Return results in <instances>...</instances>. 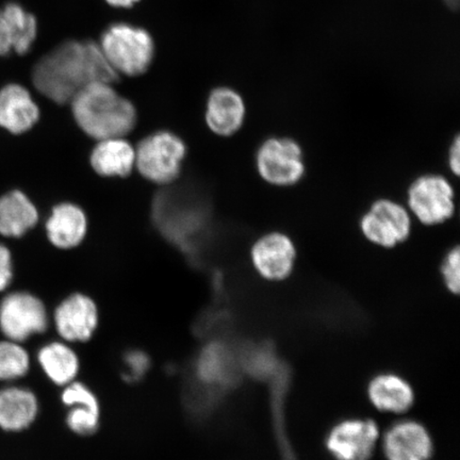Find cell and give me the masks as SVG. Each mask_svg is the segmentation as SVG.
Returning a JSON list of instances; mask_svg holds the SVG:
<instances>
[{
	"label": "cell",
	"mask_w": 460,
	"mask_h": 460,
	"mask_svg": "<svg viewBox=\"0 0 460 460\" xmlns=\"http://www.w3.org/2000/svg\"><path fill=\"white\" fill-rule=\"evenodd\" d=\"M362 235L370 243L394 249L410 239L412 217L407 207L391 199H379L360 217Z\"/></svg>",
	"instance_id": "9"
},
{
	"label": "cell",
	"mask_w": 460,
	"mask_h": 460,
	"mask_svg": "<svg viewBox=\"0 0 460 460\" xmlns=\"http://www.w3.org/2000/svg\"><path fill=\"white\" fill-rule=\"evenodd\" d=\"M41 415V401L32 388L22 383L0 386V431L25 433Z\"/></svg>",
	"instance_id": "12"
},
{
	"label": "cell",
	"mask_w": 460,
	"mask_h": 460,
	"mask_svg": "<svg viewBox=\"0 0 460 460\" xmlns=\"http://www.w3.org/2000/svg\"><path fill=\"white\" fill-rule=\"evenodd\" d=\"M187 154L180 136L170 130L155 131L136 146V170L144 180L168 186L181 176Z\"/></svg>",
	"instance_id": "4"
},
{
	"label": "cell",
	"mask_w": 460,
	"mask_h": 460,
	"mask_svg": "<svg viewBox=\"0 0 460 460\" xmlns=\"http://www.w3.org/2000/svg\"><path fill=\"white\" fill-rule=\"evenodd\" d=\"M40 119L41 111L24 85L10 84L0 90V128L13 135H22Z\"/></svg>",
	"instance_id": "18"
},
{
	"label": "cell",
	"mask_w": 460,
	"mask_h": 460,
	"mask_svg": "<svg viewBox=\"0 0 460 460\" xmlns=\"http://www.w3.org/2000/svg\"><path fill=\"white\" fill-rule=\"evenodd\" d=\"M39 210L33 201L20 190H13L0 198V234L21 238L37 226Z\"/></svg>",
	"instance_id": "21"
},
{
	"label": "cell",
	"mask_w": 460,
	"mask_h": 460,
	"mask_svg": "<svg viewBox=\"0 0 460 460\" xmlns=\"http://www.w3.org/2000/svg\"><path fill=\"white\" fill-rule=\"evenodd\" d=\"M122 376L129 384L139 383L152 367L151 358L143 349H128L123 356Z\"/></svg>",
	"instance_id": "26"
},
{
	"label": "cell",
	"mask_w": 460,
	"mask_h": 460,
	"mask_svg": "<svg viewBox=\"0 0 460 460\" xmlns=\"http://www.w3.org/2000/svg\"><path fill=\"white\" fill-rule=\"evenodd\" d=\"M241 365L250 376L261 379L274 376L279 367L273 349L267 348L266 345H257L245 350L241 358Z\"/></svg>",
	"instance_id": "25"
},
{
	"label": "cell",
	"mask_w": 460,
	"mask_h": 460,
	"mask_svg": "<svg viewBox=\"0 0 460 460\" xmlns=\"http://www.w3.org/2000/svg\"><path fill=\"white\" fill-rule=\"evenodd\" d=\"M109 7L117 10H129L135 8L142 0H103Z\"/></svg>",
	"instance_id": "30"
},
{
	"label": "cell",
	"mask_w": 460,
	"mask_h": 460,
	"mask_svg": "<svg viewBox=\"0 0 460 460\" xmlns=\"http://www.w3.org/2000/svg\"><path fill=\"white\" fill-rule=\"evenodd\" d=\"M441 275L448 291L458 295L460 289V250L454 246L448 251L441 264Z\"/></svg>",
	"instance_id": "27"
},
{
	"label": "cell",
	"mask_w": 460,
	"mask_h": 460,
	"mask_svg": "<svg viewBox=\"0 0 460 460\" xmlns=\"http://www.w3.org/2000/svg\"><path fill=\"white\" fill-rule=\"evenodd\" d=\"M447 164L450 171L456 177L460 174V137L457 135L454 137L447 152Z\"/></svg>",
	"instance_id": "29"
},
{
	"label": "cell",
	"mask_w": 460,
	"mask_h": 460,
	"mask_svg": "<svg viewBox=\"0 0 460 460\" xmlns=\"http://www.w3.org/2000/svg\"><path fill=\"white\" fill-rule=\"evenodd\" d=\"M297 250L295 241L285 233L269 232L251 247V261L263 279L283 281L295 269Z\"/></svg>",
	"instance_id": "10"
},
{
	"label": "cell",
	"mask_w": 460,
	"mask_h": 460,
	"mask_svg": "<svg viewBox=\"0 0 460 460\" xmlns=\"http://www.w3.org/2000/svg\"><path fill=\"white\" fill-rule=\"evenodd\" d=\"M384 453L388 460H429L433 440L427 429L411 420L398 422L384 438Z\"/></svg>",
	"instance_id": "19"
},
{
	"label": "cell",
	"mask_w": 460,
	"mask_h": 460,
	"mask_svg": "<svg viewBox=\"0 0 460 460\" xmlns=\"http://www.w3.org/2000/svg\"><path fill=\"white\" fill-rule=\"evenodd\" d=\"M97 43L119 77H141L156 59L157 46L152 32L129 22H112L103 29Z\"/></svg>",
	"instance_id": "3"
},
{
	"label": "cell",
	"mask_w": 460,
	"mask_h": 460,
	"mask_svg": "<svg viewBox=\"0 0 460 460\" xmlns=\"http://www.w3.org/2000/svg\"><path fill=\"white\" fill-rule=\"evenodd\" d=\"M256 170L264 182L278 188L297 185L305 174L303 148L289 137H270L258 146Z\"/></svg>",
	"instance_id": "6"
},
{
	"label": "cell",
	"mask_w": 460,
	"mask_h": 460,
	"mask_svg": "<svg viewBox=\"0 0 460 460\" xmlns=\"http://www.w3.org/2000/svg\"><path fill=\"white\" fill-rule=\"evenodd\" d=\"M367 395L372 404L385 412H405L415 401L410 383L393 373L374 377L367 388Z\"/></svg>",
	"instance_id": "23"
},
{
	"label": "cell",
	"mask_w": 460,
	"mask_h": 460,
	"mask_svg": "<svg viewBox=\"0 0 460 460\" xmlns=\"http://www.w3.org/2000/svg\"><path fill=\"white\" fill-rule=\"evenodd\" d=\"M378 436L377 424L372 420H344L332 429L326 447L336 460H369Z\"/></svg>",
	"instance_id": "11"
},
{
	"label": "cell",
	"mask_w": 460,
	"mask_h": 460,
	"mask_svg": "<svg viewBox=\"0 0 460 460\" xmlns=\"http://www.w3.org/2000/svg\"><path fill=\"white\" fill-rule=\"evenodd\" d=\"M237 362L232 350L222 342H211L200 350L195 373L207 386L223 387L233 383Z\"/></svg>",
	"instance_id": "22"
},
{
	"label": "cell",
	"mask_w": 460,
	"mask_h": 460,
	"mask_svg": "<svg viewBox=\"0 0 460 460\" xmlns=\"http://www.w3.org/2000/svg\"><path fill=\"white\" fill-rule=\"evenodd\" d=\"M39 24L36 15L17 3L0 8V57L11 51L24 56L37 41Z\"/></svg>",
	"instance_id": "16"
},
{
	"label": "cell",
	"mask_w": 460,
	"mask_h": 460,
	"mask_svg": "<svg viewBox=\"0 0 460 460\" xmlns=\"http://www.w3.org/2000/svg\"><path fill=\"white\" fill-rule=\"evenodd\" d=\"M60 402L66 408V425L77 436H92L101 428L102 404L89 385L79 381L61 388Z\"/></svg>",
	"instance_id": "13"
},
{
	"label": "cell",
	"mask_w": 460,
	"mask_h": 460,
	"mask_svg": "<svg viewBox=\"0 0 460 460\" xmlns=\"http://www.w3.org/2000/svg\"><path fill=\"white\" fill-rule=\"evenodd\" d=\"M68 105L78 128L95 141L128 137L137 123L135 103L120 94L114 83L85 85Z\"/></svg>",
	"instance_id": "2"
},
{
	"label": "cell",
	"mask_w": 460,
	"mask_h": 460,
	"mask_svg": "<svg viewBox=\"0 0 460 460\" xmlns=\"http://www.w3.org/2000/svg\"><path fill=\"white\" fill-rule=\"evenodd\" d=\"M33 360L44 377L60 389L77 381L82 371V360L75 345L59 338L40 345Z\"/></svg>",
	"instance_id": "15"
},
{
	"label": "cell",
	"mask_w": 460,
	"mask_h": 460,
	"mask_svg": "<svg viewBox=\"0 0 460 460\" xmlns=\"http://www.w3.org/2000/svg\"><path fill=\"white\" fill-rule=\"evenodd\" d=\"M14 279L13 254L7 246L0 243V293L8 291Z\"/></svg>",
	"instance_id": "28"
},
{
	"label": "cell",
	"mask_w": 460,
	"mask_h": 460,
	"mask_svg": "<svg viewBox=\"0 0 460 460\" xmlns=\"http://www.w3.org/2000/svg\"><path fill=\"white\" fill-rule=\"evenodd\" d=\"M50 323L61 341L73 345L88 343L100 329L99 305L86 293L73 292L56 305Z\"/></svg>",
	"instance_id": "8"
},
{
	"label": "cell",
	"mask_w": 460,
	"mask_h": 460,
	"mask_svg": "<svg viewBox=\"0 0 460 460\" xmlns=\"http://www.w3.org/2000/svg\"><path fill=\"white\" fill-rule=\"evenodd\" d=\"M33 364L32 355L25 343L0 339V386L24 381Z\"/></svg>",
	"instance_id": "24"
},
{
	"label": "cell",
	"mask_w": 460,
	"mask_h": 460,
	"mask_svg": "<svg viewBox=\"0 0 460 460\" xmlns=\"http://www.w3.org/2000/svg\"><path fill=\"white\" fill-rule=\"evenodd\" d=\"M246 102L240 92L230 85H217L207 96L205 122L212 134L233 137L243 128L246 119Z\"/></svg>",
	"instance_id": "14"
},
{
	"label": "cell",
	"mask_w": 460,
	"mask_h": 460,
	"mask_svg": "<svg viewBox=\"0 0 460 460\" xmlns=\"http://www.w3.org/2000/svg\"><path fill=\"white\" fill-rule=\"evenodd\" d=\"M407 209L424 226H441L456 215V190L444 175L419 176L408 187Z\"/></svg>",
	"instance_id": "7"
},
{
	"label": "cell",
	"mask_w": 460,
	"mask_h": 460,
	"mask_svg": "<svg viewBox=\"0 0 460 460\" xmlns=\"http://www.w3.org/2000/svg\"><path fill=\"white\" fill-rule=\"evenodd\" d=\"M88 230V216L72 201H61L54 206L45 223L50 244L62 251L76 249L84 243Z\"/></svg>",
	"instance_id": "17"
},
{
	"label": "cell",
	"mask_w": 460,
	"mask_h": 460,
	"mask_svg": "<svg viewBox=\"0 0 460 460\" xmlns=\"http://www.w3.org/2000/svg\"><path fill=\"white\" fill-rule=\"evenodd\" d=\"M32 84L40 94L57 105H68L85 85L117 84L119 77L103 57L100 45L90 39H66L34 65Z\"/></svg>",
	"instance_id": "1"
},
{
	"label": "cell",
	"mask_w": 460,
	"mask_h": 460,
	"mask_svg": "<svg viewBox=\"0 0 460 460\" xmlns=\"http://www.w3.org/2000/svg\"><path fill=\"white\" fill-rule=\"evenodd\" d=\"M92 170L102 178H126L136 170V146L126 137L96 141L90 153Z\"/></svg>",
	"instance_id": "20"
},
{
	"label": "cell",
	"mask_w": 460,
	"mask_h": 460,
	"mask_svg": "<svg viewBox=\"0 0 460 460\" xmlns=\"http://www.w3.org/2000/svg\"><path fill=\"white\" fill-rule=\"evenodd\" d=\"M51 327L50 312L41 297L26 290L5 292L0 300V335L27 343Z\"/></svg>",
	"instance_id": "5"
}]
</instances>
